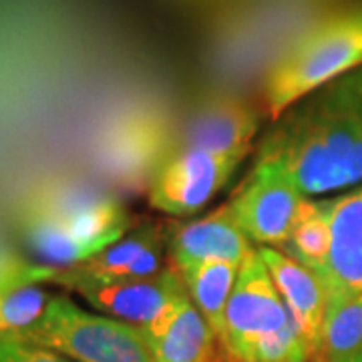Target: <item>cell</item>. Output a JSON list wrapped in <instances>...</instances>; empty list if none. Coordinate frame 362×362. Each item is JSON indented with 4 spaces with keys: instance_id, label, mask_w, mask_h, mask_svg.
Wrapping results in <instances>:
<instances>
[{
    "instance_id": "cell-1",
    "label": "cell",
    "mask_w": 362,
    "mask_h": 362,
    "mask_svg": "<svg viewBox=\"0 0 362 362\" xmlns=\"http://www.w3.org/2000/svg\"><path fill=\"white\" fill-rule=\"evenodd\" d=\"M254 163L278 168L306 197L362 183V66L312 90L274 119Z\"/></svg>"
},
{
    "instance_id": "cell-2",
    "label": "cell",
    "mask_w": 362,
    "mask_h": 362,
    "mask_svg": "<svg viewBox=\"0 0 362 362\" xmlns=\"http://www.w3.org/2000/svg\"><path fill=\"white\" fill-rule=\"evenodd\" d=\"M362 66V8L304 28L266 73L264 103L272 121L312 90Z\"/></svg>"
},
{
    "instance_id": "cell-3",
    "label": "cell",
    "mask_w": 362,
    "mask_h": 362,
    "mask_svg": "<svg viewBox=\"0 0 362 362\" xmlns=\"http://www.w3.org/2000/svg\"><path fill=\"white\" fill-rule=\"evenodd\" d=\"M11 337L73 362H156L141 326L87 310L69 296H52L37 322Z\"/></svg>"
},
{
    "instance_id": "cell-4",
    "label": "cell",
    "mask_w": 362,
    "mask_h": 362,
    "mask_svg": "<svg viewBox=\"0 0 362 362\" xmlns=\"http://www.w3.org/2000/svg\"><path fill=\"white\" fill-rule=\"evenodd\" d=\"M292 320L284 300L272 280L264 259L256 252L240 266L232 296L226 308L223 346L235 362H246L264 338L276 334Z\"/></svg>"
},
{
    "instance_id": "cell-5",
    "label": "cell",
    "mask_w": 362,
    "mask_h": 362,
    "mask_svg": "<svg viewBox=\"0 0 362 362\" xmlns=\"http://www.w3.org/2000/svg\"><path fill=\"white\" fill-rule=\"evenodd\" d=\"M246 157L202 149L173 151L149 185V204L171 218L195 216L228 185Z\"/></svg>"
},
{
    "instance_id": "cell-6",
    "label": "cell",
    "mask_w": 362,
    "mask_h": 362,
    "mask_svg": "<svg viewBox=\"0 0 362 362\" xmlns=\"http://www.w3.org/2000/svg\"><path fill=\"white\" fill-rule=\"evenodd\" d=\"M304 197L280 169L254 163L228 199V207L235 223L256 246L282 247L296 223Z\"/></svg>"
},
{
    "instance_id": "cell-7",
    "label": "cell",
    "mask_w": 362,
    "mask_h": 362,
    "mask_svg": "<svg viewBox=\"0 0 362 362\" xmlns=\"http://www.w3.org/2000/svg\"><path fill=\"white\" fill-rule=\"evenodd\" d=\"M322 206L330 226V250L318 278L330 306L362 294V183L326 197Z\"/></svg>"
},
{
    "instance_id": "cell-8",
    "label": "cell",
    "mask_w": 362,
    "mask_h": 362,
    "mask_svg": "<svg viewBox=\"0 0 362 362\" xmlns=\"http://www.w3.org/2000/svg\"><path fill=\"white\" fill-rule=\"evenodd\" d=\"M65 288L77 292L90 310L135 326H149L168 310L173 300L185 290L180 274L165 268L151 278L127 282H65Z\"/></svg>"
},
{
    "instance_id": "cell-9",
    "label": "cell",
    "mask_w": 362,
    "mask_h": 362,
    "mask_svg": "<svg viewBox=\"0 0 362 362\" xmlns=\"http://www.w3.org/2000/svg\"><path fill=\"white\" fill-rule=\"evenodd\" d=\"M256 247L235 223L228 204H223L204 218L185 221L171 230L168 242L169 268L181 270L207 262L242 266Z\"/></svg>"
},
{
    "instance_id": "cell-10",
    "label": "cell",
    "mask_w": 362,
    "mask_h": 362,
    "mask_svg": "<svg viewBox=\"0 0 362 362\" xmlns=\"http://www.w3.org/2000/svg\"><path fill=\"white\" fill-rule=\"evenodd\" d=\"M259 129L258 113L233 97L209 99L183 123L175 151L202 149L211 153L250 156Z\"/></svg>"
},
{
    "instance_id": "cell-11",
    "label": "cell",
    "mask_w": 362,
    "mask_h": 362,
    "mask_svg": "<svg viewBox=\"0 0 362 362\" xmlns=\"http://www.w3.org/2000/svg\"><path fill=\"white\" fill-rule=\"evenodd\" d=\"M156 362H218L223 342L183 290L156 322L143 328Z\"/></svg>"
},
{
    "instance_id": "cell-12",
    "label": "cell",
    "mask_w": 362,
    "mask_h": 362,
    "mask_svg": "<svg viewBox=\"0 0 362 362\" xmlns=\"http://www.w3.org/2000/svg\"><path fill=\"white\" fill-rule=\"evenodd\" d=\"M258 254L270 272L286 308L292 314L298 330L308 346L312 361L320 346L324 316L328 306L320 278L310 268L290 258L278 247L258 246Z\"/></svg>"
},
{
    "instance_id": "cell-13",
    "label": "cell",
    "mask_w": 362,
    "mask_h": 362,
    "mask_svg": "<svg viewBox=\"0 0 362 362\" xmlns=\"http://www.w3.org/2000/svg\"><path fill=\"white\" fill-rule=\"evenodd\" d=\"M195 304L221 342L226 338V308L232 296L240 266L230 262H207L175 270Z\"/></svg>"
},
{
    "instance_id": "cell-14",
    "label": "cell",
    "mask_w": 362,
    "mask_h": 362,
    "mask_svg": "<svg viewBox=\"0 0 362 362\" xmlns=\"http://www.w3.org/2000/svg\"><path fill=\"white\" fill-rule=\"evenodd\" d=\"M278 250H282L290 258L304 264L318 276L330 250V226L324 211L322 199L304 197L298 211L296 223L284 246Z\"/></svg>"
},
{
    "instance_id": "cell-15",
    "label": "cell",
    "mask_w": 362,
    "mask_h": 362,
    "mask_svg": "<svg viewBox=\"0 0 362 362\" xmlns=\"http://www.w3.org/2000/svg\"><path fill=\"white\" fill-rule=\"evenodd\" d=\"M362 349V294L326 308L314 362H340Z\"/></svg>"
},
{
    "instance_id": "cell-16",
    "label": "cell",
    "mask_w": 362,
    "mask_h": 362,
    "mask_svg": "<svg viewBox=\"0 0 362 362\" xmlns=\"http://www.w3.org/2000/svg\"><path fill=\"white\" fill-rule=\"evenodd\" d=\"M51 294L42 284H16L0 290V334L21 332L45 314Z\"/></svg>"
},
{
    "instance_id": "cell-17",
    "label": "cell",
    "mask_w": 362,
    "mask_h": 362,
    "mask_svg": "<svg viewBox=\"0 0 362 362\" xmlns=\"http://www.w3.org/2000/svg\"><path fill=\"white\" fill-rule=\"evenodd\" d=\"M0 362H73L63 354L23 338L0 334Z\"/></svg>"
},
{
    "instance_id": "cell-18",
    "label": "cell",
    "mask_w": 362,
    "mask_h": 362,
    "mask_svg": "<svg viewBox=\"0 0 362 362\" xmlns=\"http://www.w3.org/2000/svg\"><path fill=\"white\" fill-rule=\"evenodd\" d=\"M310 361V352H308V349H300L296 350L294 354H290L288 358H284V361L280 362H308Z\"/></svg>"
},
{
    "instance_id": "cell-19",
    "label": "cell",
    "mask_w": 362,
    "mask_h": 362,
    "mask_svg": "<svg viewBox=\"0 0 362 362\" xmlns=\"http://www.w3.org/2000/svg\"><path fill=\"white\" fill-rule=\"evenodd\" d=\"M340 362H362V349L358 352H354V354H350L349 358H344V361Z\"/></svg>"
},
{
    "instance_id": "cell-20",
    "label": "cell",
    "mask_w": 362,
    "mask_h": 362,
    "mask_svg": "<svg viewBox=\"0 0 362 362\" xmlns=\"http://www.w3.org/2000/svg\"><path fill=\"white\" fill-rule=\"evenodd\" d=\"M220 362H235V361H233V356L230 354V350H226V352H223V356L220 358Z\"/></svg>"
}]
</instances>
